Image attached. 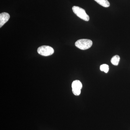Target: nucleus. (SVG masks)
<instances>
[{
	"label": "nucleus",
	"instance_id": "obj_1",
	"mask_svg": "<svg viewBox=\"0 0 130 130\" xmlns=\"http://www.w3.org/2000/svg\"><path fill=\"white\" fill-rule=\"evenodd\" d=\"M93 42L89 39H80L75 42L76 46L82 50H85L89 48L92 46Z\"/></svg>",
	"mask_w": 130,
	"mask_h": 130
},
{
	"label": "nucleus",
	"instance_id": "obj_2",
	"mask_svg": "<svg viewBox=\"0 0 130 130\" xmlns=\"http://www.w3.org/2000/svg\"><path fill=\"white\" fill-rule=\"evenodd\" d=\"M72 10L73 12L81 19L85 21H89L90 18L89 15L86 14L85 10L78 6L73 7Z\"/></svg>",
	"mask_w": 130,
	"mask_h": 130
},
{
	"label": "nucleus",
	"instance_id": "obj_3",
	"mask_svg": "<svg viewBox=\"0 0 130 130\" xmlns=\"http://www.w3.org/2000/svg\"><path fill=\"white\" fill-rule=\"evenodd\" d=\"M54 50L52 47L48 46H42L38 48L37 52L42 56H47L52 55Z\"/></svg>",
	"mask_w": 130,
	"mask_h": 130
},
{
	"label": "nucleus",
	"instance_id": "obj_4",
	"mask_svg": "<svg viewBox=\"0 0 130 130\" xmlns=\"http://www.w3.org/2000/svg\"><path fill=\"white\" fill-rule=\"evenodd\" d=\"M10 18V15L6 12H3L0 14V28L6 24Z\"/></svg>",
	"mask_w": 130,
	"mask_h": 130
},
{
	"label": "nucleus",
	"instance_id": "obj_5",
	"mask_svg": "<svg viewBox=\"0 0 130 130\" xmlns=\"http://www.w3.org/2000/svg\"><path fill=\"white\" fill-rule=\"evenodd\" d=\"M82 87V84L79 80H76L73 81L72 84V90H81Z\"/></svg>",
	"mask_w": 130,
	"mask_h": 130
},
{
	"label": "nucleus",
	"instance_id": "obj_6",
	"mask_svg": "<svg viewBox=\"0 0 130 130\" xmlns=\"http://www.w3.org/2000/svg\"><path fill=\"white\" fill-rule=\"evenodd\" d=\"M99 5L105 7H109L110 3L107 0H94Z\"/></svg>",
	"mask_w": 130,
	"mask_h": 130
},
{
	"label": "nucleus",
	"instance_id": "obj_7",
	"mask_svg": "<svg viewBox=\"0 0 130 130\" xmlns=\"http://www.w3.org/2000/svg\"><path fill=\"white\" fill-rule=\"evenodd\" d=\"M120 60V57L119 55H116L113 56L111 59V63L114 66H117L119 64Z\"/></svg>",
	"mask_w": 130,
	"mask_h": 130
},
{
	"label": "nucleus",
	"instance_id": "obj_8",
	"mask_svg": "<svg viewBox=\"0 0 130 130\" xmlns=\"http://www.w3.org/2000/svg\"><path fill=\"white\" fill-rule=\"evenodd\" d=\"M100 69L102 71H103L105 73H107L109 71V66L106 64H103L100 66Z\"/></svg>",
	"mask_w": 130,
	"mask_h": 130
},
{
	"label": "nucleus",
	"instance_id": "obj_9",
	"mask_svg": "<svg viewBox=\"0 0 130 130\" xmlns=\"http://www.w3.org/2000/svg\"><path fill=\"white\" fill-rule=\"evenodd\" d=\"M73 94L75 95H79L81 94V90H72Z\"/></svg>",
	"mask_w": 130,
	"mask_h": 130
}]
</instances>
